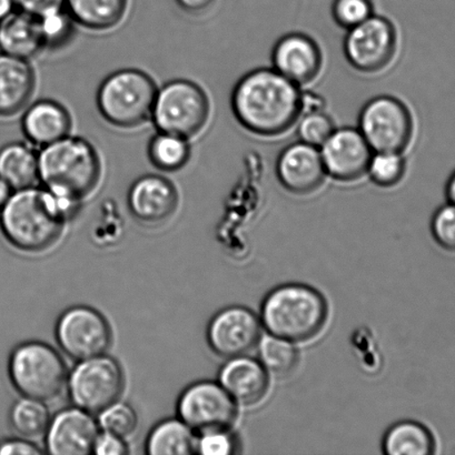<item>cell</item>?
<instances>
[{
	"instance_id": "obj_1",
	"label": "cell",
	"mask_w": 455,
	"mask_h": 455,
	"mask_svg": "<svg viewBox=\"0 0 455 455\" xmlns=\"http://www.w3.org/2000/svg\"><path fill=\"white\" fill-rule=\"evenodd\" d=\"M300 86L274 68L245 74L232 92L236 120L249 132L275 137L288 132L301 117Z\"/></svg>"
},
{
	"instance_id": "obj_2",
	"label": "cell",
	"mask_w": 455,
	"mask_h": 455,
	"mask_svg": "<svg viewBox=\"0 0 455 455\" xmlns=\"http://www.w3.org/2000/svg\"><path fill=\"white\" fill-rule=\"evenodd\" d=\"M80 204L44 187L18 189L0 209V228L13 247L26 252L43 251L60 238Z\"/></svg>"
},
{
	"instance_id": "obj_3",
	"label": "cell",
	"mask_w": 455,
	"mask_h": 455,
	"mask_svg": "<svg viewBox=\"0 0 455 455\" xmlns=\"http://www.w3.org/2000/svg\"><path fill=\"white\" fill-rule=\"evenodd\" d=\"M40 184L53 195L82 204L101 181L102 163L85 138L66 136L38 154Z\"/></svg>"
},
{
	"instance_id": "obj_4",
	"label": "cell",
	"mask_w": 455,
	"mask_h": 455,
	"mask_svg": "<svg viewBox=\"0 0 455 455\" xmlns=\"http://www.w3.org/2000/svg\"><path fill=\"white\" fill-rule=\"evenodd\" d=\"M328 316V302L322 293L310 285L287 283L266 294L260 320L267 333L297 343L318 336Z\"/></svg>"
},
{
	"instance_id": "obj_5",
	"label": "cell",
	"mask_w": 455,
	"mask_h": 455,
	"mask_svg": "<svg viewBox=\"0 0 455 455\" xmlns=\"http://www.w3.org/2000/svg\"><path fill=\"white\" fill-rule=\"evenodd\" d=\"M145 71L120 69L107 76L97 91V108L111 126L133 129L150 120L158 92Z\"/></svg>"
},
{
	"instance_id": "obj_6",
	"label": "cell",
	"mask_w": 455,
	"mask_h": 455,
	"mask_svg": "<svg viewBox=\"0 0 455 455\" xmlns=\"http://www.w3.org/2000/svg\"><path fill=\"white\" fill-rule=\"evenodd\" d=\"M9 379L21 396L51 401L67 383V368L60 352L47 343L28 341L12 350L8 363Z\"/></svg>"
},
{
	"instance_id": "obj_7",
	"label": "cell",
	"mask_w": 455,
	"mask_h": 455,
	"mask_svg": "<svg viewBox=\"0 0 455 455\" xmlns=\"http://www.w3.org/2000/svg\"><path fill=\"white\" fill-rule=\"evenodd\" d=\"M209 111L208 97L199 84L175 79L158 89L150 120L158 132L191 140L207 126Z\"/></svg>"
},
{
	"instance_id": "obj_8",
	"label": "cell",
	"mask_w": 455,
	"mask_h": 455,
	"mask_svg": "<svg viewBox=\"0 0 455 455\" xmlns=\"http://www.w3.org/2000/svg\"><path fill=\"white\" fill-rule=\"evenodd\" d=\"M66 386L75 407L98 414L123 394L122 365L106 354L80 360L67 377Z\"/></svg>"
},
{
	"instance_id": "obj_9",
	"label": "cell",
	"mask_w": 455,
	"mask_h": 455,
	"mask_svg": "<svg viewBox=\"0 0 455 455\" xmlns=\"http://www.w3.org/2000/svg\"><path fill=\"white\" fill-rule=\"evenodd\" d=\"M358 129L373 151L403 154L412 140L413 117L398 98L378 96L361 109Z\"/></svg>"
},
{
	"instance_id": "obj_10",
	"label": "cell",
	"mask_w": 455,
	"mask_h": 455,
	"mask_svg": "<svg viewBox=\"0 0 455 455\" xmlns=\"http://www.w3.org/2000/svg\"><path fill=\"white\" fill-rule=\"evenodd\" d=\"M55 336L62 352L76 361L105 355L111 345L109 321L87 306L67 309L57 321Z\"/></svg>"
},
{
	"instance_id": "obj_11",
	"label": "cell",
	"mask_w": 455,
	"mask_h": 455,
	"mask_svg": "<svg viewBox=\"0 0 455 455\" xmlns=\"http://www.w3.org/2000/svg\"><path fill=\"white\" fill-rule=\"evenodd\" d=\"M398 35L385 17L372 15L347 30L343 43L346 60L361 73L373 74L386 68L394 60Z\"/></svg>"
},
{
	"instance_id": "obj_12",
	"label": "cell",
	"mask_w": 455,
	"mask_h": 455,
	"mask_svg": "<svg viewBox=\"0 0 455 455\" xmlns=\"http://www.w3.org/2000/svg\"><path fill=\"white\" fill-rule=\"evenodd\" d=\"M177 416L195 432L231 429L238 407L220 382L203 380L182 392L177 401Z\"/></svg>"
},
{
	"instance_id": "obj_13",
	"label": "cell",
	"mask_w": 455,
	"mask_h": 455,
	"mask_svg": "<svg viewBox=\"0 0 455 455\" xmlns=\"http://www.w3.org/2000/svg\"><path fill=\"white\" fill-rule=\"evenodd\" d=\"M262 338V323L247 307L231 306L218 311L207 325V339L214 354L222 358L248 355Z\"/></svg>"
},
{
	"instance_id": "obj_14",
	"label": "cell",
	"mask_w": 455,
	"mask_h": 455,
	"mask_svg": "<svg viewBox=\"0 0 455 455\" xmlns=\"http://www.w3.org/2000/svg\"><path fill=\"white\" fill-rule=\"evenodd\" d=\"M327 176L341 182H352L367 173L373 150L358 128L334 129L320 147Z\"/></svg>"
},
{
	"instance_id": "obj_15",
	"label": "cell",
	"mask_w": 455,
	"mask_h": 455,
	"mask_svg": "<svg viewBox=\"0 0 455 455\" xmlns=\"http://www.w3.org/2000/svg\"><path fill=\"white\" fill-rule=\"evenodd\" d=\"M100 426L92 413L77 407L61 410L45 432V448L52 455L92 454Z\"/></svg>"
},
{
	"instance_id": "obj_16",
	"label": "cell",
	"mask_w": 455,
	"mask_h": 455,
	"mask_svg": "<svg viewBox=\"0 0 455 455\" xmlns=\"http://www.w3.org/2000/svg\"><path fill=\"white\" fill-rule=\"evenodd\" d=\"M180 196L172 181L159 175H145L133 182L127 194L131 215L144 226H162L176 212Z\"/></svg>"
},
{
	"instance_id": "obj_17",
	"label": "cell",
	"mask_w": 455,
	"mask_h": 455,
	"mask_svg": "<svg viewBox=\"0 0 455 455\" xmlns=\"http://www.w3.org/2000/svg\"><path fill=\"white\" fill-rule=\"evenodd\" d=\"M275 171L280 184L294 195L314 193L327 177L320 148L302 141L280 151Z\"/></svg>"
},
{
	"instance_id": "obj_18",
	"label": "cell",
	"mask_w": 455,
	"mask_h": 455,
	"mask_svg": "<svg viewBox=\"0 0 455 455\" xmlns=\"http://www.w3.org/2000/svg\"><path fill=\"white\" fill-rule=\"evenodd\" d=\"M272 64L280 75L301 86L318 77L322 69L323 56L319 44L310 36L291 33L275 44Z\"/></svg>"
},
{
	"instance_id": "obj_19",
	"label": "cell",
	"mask_w": 455,
	"mask_h": 455,
	"mask_svg": "<svg viewBox=\"0 0 455 455\" xmlns=\"http://www.w3.org/2000/svg\"><path fill=\"white\" fill-rule=\"evenodd\" d=\"M218 382L236 403L254 405L269 391L270 374L260 360L245 355L227 359L218 373Z\"/></svg>"
},
{
	"instance_id": "obj_20",
	"label": "cell",
	"mask_w": 455,
	"mask_h": 455,
	"mask_svg": "<svg viewBox=\"0 0 455 455\" xmlns=\"http://www.w3.org/2000/svg\"><path fill=\"white\" fill-rule=\"evenodd\" d=\"M70 114L56 100H40L26 109L21 129L31 145L46 147L70 135Z\"/></svg>"
},
{
	"instance_id": "obj_21",
	"label": "cell",
	"mask_w": 455,
	"mask_h": 455,
	"mask_svg": "<svg viewBox=\"0 0 455 455\" xmlns=\"http://www.w3.org/2000/svg\"><path fill=\"white\" fill-rule=\"evenodd\" d=\"M35 87L36 75L29 60L0 52V117L20 113Z\"/></svg>"
},
{
	"instance_id": "obj_22",
	"label": "cell",
	"mask_w": 455,
	"mask_h": 455,
	"mask_svg": "<svg viewBox=\"0 0 455 455\" xmlns=\"http://www.w3.org/2000/svg\"><path fill=\"white\" fill-rule=\"evenodd\" d=\"M44 49L37 17L15 9L0 22V52L29 60Z\"/></svg>"
},
{
	"instance_id": "obj_23",
	"label": "cell",
	"mask_w": 455,
	"mask_h": 455,
	"mask_svg": "<svg viewBox=\"0 0 455 455\" xmlns=\"http://www.w3.org/2000/svg\"><path fill=\"white\" fill-rule=\"evenodd\" d=\"M0 177L13 190L28 188L39 181L38 154L24 142H11L0 148Z\"/></svg>"
},
{
	"instance_id": "obj_24",
	"label": "cell",
	"mask_w": 455,
	"mask_h": 455,
	"mask_svg": "<svg viewBox=\"0 0 455 455\" xmlns=\"http://www.w3.org/2000/svg\"><path fill=\"white\" fill-rule=\"evenodd\" d=\"M128 0H65V8L76 24L84 28L104 31L123 20Z\"/></svg>"
},
{
	"instance_id": "obj_25",
	"label": "cell",
	"mask_w": 455,
	"mask_h": 455,
	"mask_svg": "<svg viewBox=\"0 0 455 455\" xmlns=\"http://www.w3.org/2000/svg\"><path fill=\"white\" fill-rule=\"evenodd\" d=\"M196 432L180 418L158 423L147 436L145 451L150 455L195 453Z\"/></svg>"
},
{
	"instance_id": "obj_26",
	"label": "cell",
	"mask_w": 455,
	"mask_h": 455,
	"mask_svg": "<svg viewBox=\"0 0 455 455\" xmlns=\"http://www.w3.org/2000/svg\"><path fill=\"white\" fill-rule=\"evenodd\" d=\"M382 448L387 455H431L435 452V440L421 423L401 421L386 431Z\"/></svg>"
},
{
	"instance_id": "obj_27",
	"label": "cell",
	"mask_w": 455,
	"mask_h": 455,
	"mask_svg": "<svg viewBox=\"0 0 455 455\" xmlns=\"http://www.w3.org/2000/svg\"><path fill=\"white\" fill-rule=\"evenodd\" d=\"M147 155L150 162L160 172H174L186 166L191 158L190 140L158 132L151 137Z\"/></svg>"
},
{
	"instance_id": "obj_28",
	"label": "cell",
	"mask_w": 455,
	"mask_h": 455,
	"mask_svg": "<svg viewBox=\"0 0 455 455\" xmlns=\"http://www.w3.org/2000/svg\"><path fill=\"white\" fill-rule=\"evenodd\" d=\"M257 346L258 360L269 374L287 378L296 371L300 363V352L294 342L267 333L260 339Z\"/></svg>"
},
{
	"instance_id": "obj_29",
	"label": "cell",
	"mask_w": 455,
	"mask_h": 455,
	"mask_svg": "<svg viewBox=\"0 0 455 455\" xmlns=\"http://www.w3.org/2000/svg\"><path fill=\"white\" fill-rule=\"evenodd\" d=\"M51 419V412L45 401L27 396L17 400L9 412L12 429L22 438L29 440L45 435Z\"/></svg>"
},
{
	"instance_id": "obj_30",
	"label": "cell",
	"mask_w": 455,
	"mask_h": 455,
	"mask_svg": "<svg viewBox=\"0 0 455 455\" xmlns=\"http://www.w3.org/2000/svg\"><path fill=\"white\" fill-rule=\"evenodd\" d=\"M45 49L64 47L75 33V20L65 7L53 9L37 17Z\"/></svg>"
},
{
	"instance_id": "obj_31",
	"label": "cell",
	"mask_w": 455,
	"mask_h": 455,
	"mask_svg": "<svg viewBox=\"0 0 455 455\" xmlns=\"http://www.w3.org/2000/svg\"><path fill=\"white\" fill-rule=\"evenodd\" d=\"M407 162L402 153L373 151L367 173L370 180L382 188H391L403 180Z\"/></svg>"
},
{
	"instance_id": "obj_32",
	"label": "cell",
	"mask_w": 455,
	"mask_h": 455,
	"mask_svg": "<svg viewBox=\"0 0 455 455\" xmlns=\"http://www.w3.org/2000/svg\"><path fill=\"white\" fill-rule=\"evenodd\" d=\"M97 422L102 431L127 439L136 431L138 418L132 405L118 400L98 413Z\"/></svg>"
},
{
	"instance_id": "obj_33",
	"label": "cell",
	"mask_w": 455,
	"mask_h": 455,
	"mask_svg": "<svg viewBox=\"0 0 455 455\" xmlns=\"http://www.w3.org/2000/svg\"><path fill=\"white\" fill-rule=\"evenodd\" d=\"M334 123L323 110L301 115L297 120L298 140L307 145L318 147L324 144L334 132Z\"/></svg>"
},
{
	"instance_id": "obj_34",
	"label": "cell",
	"mask_w": 455,
	"mask_h": 455,
	"mask_svg": "<svg viewBox=\"0 0 455 455\" xmlns=\"http://www.w3.org/2000/svg\"><path fill=\"white\" fill-rule=\"evenodd\" d=\"M240 443L231 429H214L199 432L195 453L202 455H232L238 453Z\"/></svg>"
},
{
	"instance_id": "obj_35",
	"label": "cell",
	"mask_w": 455,
	"mask_h": 455,
	"mask_svg": "<svg viewBox=\"0 0 455 455\" xmlns=\"http://www.w3.org/2000/svg\"><path fill=\"white\" fill-rule=\"evenodd\" d=\"M124 234V224L118 207L106 204L102 207V216L98 224L92 230V241L100 248L111 247L118 244Z\"/></svg>"
},
{
	"instance_id": "obj_36",
	"label": "cell",
	"mask_w": 455,
	"mask_h": 455,
	"mask_svg": "<svg viewBox=\"0 0 455 455\" xmlns=\"http://www.w3.org/2000/svg\"><path fill=\"white\" fill-rule=\"evenodd\" d=\"M372 0H334L332 16L338 26L347 30L374 15Z\"/></svg>"
},
{
	"instance_id": "obj_37",
	"label": "cell",
	"mask_w": 455,
	"mask_h": 455,
	"mask_svg": "<svg viewBox=\"0 0 455 455\" xmlns=\"http://www.w3.org/2000/svg\"><path fill=\"white\" fill-rule=\"evenodd\" d=\"M431 231L436 243L455 252V204L445 203L436 209L431 220Z\"/></svg>"
},
{
	"instance_id": "obj_38",
	"label": "cell",
	"mask_w": 455,
	"mask_h": 455,
	"mask_svg": "<svg viewBox=\"0 0 455 455\" xmlns=\"http://www.w3.org/2000/svg\"><path fill=\"white\" fill-rule=\"evenodd\" d=\"M128 445L126 439L118 435H111L110 432L100 431L95 443H93L92 454L96 455H125L127 454Z\"/></svg>"
},
{
	"instance_id": "obj_39",
	"label": "cell",
	"mask_w": 455,
	"mask_h": 455,
	"mask_svg": "<svg viewBox=\"0 0 455 455\" xmlns=\"http://www.w3.org/2000/svg\"><path fill=\"white\" fill-rule=\"evenodd\" d=\"M39 449L33 441L26 438L6 439L0 441V455H40Z\"/></svg>"
},
{
	"instance_id": "obj_40",
	"label": "cell",
	"mask_w": 455,
	"mask_h": 455,
	"mask_svg": "<svg viewBox=\"0 0 455 455\" xmlns=\"http://www.w3.org/2000/svg\"><path fill=\"white\" fill-rule=\"evenodd\" d=\"M13 4L17 11L38 17L53 9L65 7V0H13Z\"/></svg>"
},
{
	"instance_id": "obj_41",
	"label": "cell",
	"mask_w": 455,
	"mask_h": 455,
	"mask_svg": "<svg viewBox=\"0 0 455 455\" xmlns=\"http://www.w3.org/2000/svg\"><path fill=\"white\" fill-rule=\"evenodd\" d=\"M176 3L182 11L191 15H200L209 11L216 0H176Z\"/></svg>"
},
{
	"instance_id": "obj_42",
	"label": "cell",
	"mask_w": 455,
	"mask_h": 455,
	"mask_svg": "<svg viewBox=\"0 0 455 455\" xmlns=\"http://www.w3.org/2000/svg\"><path fill=\"white\" fill-rule=\"evenodd\" d=\"M302 114L312 113V111L323 110L322 98L312 92H302L301 97Z\"/></svg>"
},
{
	"instance_id": "obj_43",
	"label": "cell",
	"mask_w": 455,
	"mask_h": 455,
	"mask_svg": "<svg viewBox=\"0 0 455 455\" xmlns=\"http://www.w3.org/2000/svg\"><path fill=\"white\" fill-rule=\"evenodd\" d=\"M13 191L15 190L12 189V187L4 178L0 177V209L7 204Z\"/></svg>"
},
{
	"instance_id": "obj_44",
	"label": "cell",
	"mask_w": 455,
	"mask_h": 455,
	"mask_svg": "<svg viewBox=\"0 0 455 455\" xmlns=\"http://www.w3.org/2000/svg\"><path fill=\"white\" fill-rule=\"evenodd\" d=\"M444 195L449 203L455 204V171L450 175L444 185Z\"/></svg>"
},
{
	"instance_id": "obj_45",
	"label": "cell",
	"mask_w": 455,
	"mask_h": 455,
	"mask_svg": "<svg viewBox=\"0 0 455 455\" xmlns=\"http://www.w3.org/2000/svg\"><path fill=\"white\" fill-rule=\"evenodd\" d=\"M13 11H15L13 0H0V22Z\"/></svg>"
}]
</instances>
